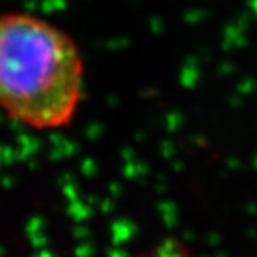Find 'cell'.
Segmentation results:
<instances>
[{"label":"cell","mask_w":257,"mask_h":257,"mask_svg":"<svg viewBox=\"0 0 257 257\" xmlns=\"http://www.w3.org/2000/svg\"><path fill=\"white\" fill-rule=\"evenodd\" d=\"M85 65L71 36L42 16L0 13V112L31 131H59L75 119Z\"/></svg>","instance_id":"obj_1"},{"label":"cell","mask_w":257,"mask_h":257,"mask_svg":"<svg viewBox=\"0 0 257 257\" xmlns=\"http://www.w3.org/2000/svg\"><path fill=\"white\" fill-rule=\"evenodd\" d=\"M137 257H191V252L188 246H185L180 240L169 237L157 243L154 248L138 254Z\"/></svg>","instance_id":"obj_2"}]
</instances>
